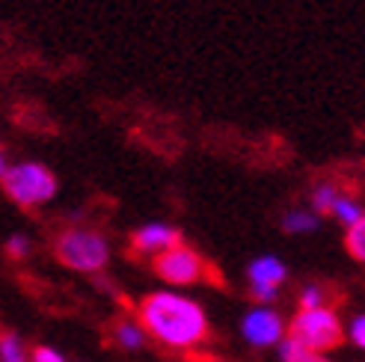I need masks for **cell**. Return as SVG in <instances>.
<instances>
[{"instance_id":"5b68a950","label":"cell","mask_w":365,"mask_h":362,"mask_svg":"<svg viewBox=\"0 0 365 362\" xmlns=\"http://www.w3.org/2000/svg\"><path fill=\"white\" fill-rule=\"evenodd\" d=\"M155 274L170 285H196L211 276V267L193 247L175 244L173 249L155 256Z\"/></svg>"},{"instance_id":"7c38bea8","label":"cell","mask_w":365,"mask_h":362,"mask_svg":"<svg viewBox=\"0 0 365 362\" xmlns=\"http://www.w3.org/2000/svg\"><path fill=\"white\" fill-rule=\"evenodd\" d=\"M282 229L291 234H309L318 229V214L315 211H288L282 217Z\"/></svg>"},{"instance_id":"e0dca14e","label":"cell","mask_w":365,"mask_h":362,"mask_svg":"<svg viewBox=\"0 0 365 362\" xmlns=\"http://www.w3.org/2000/svg\"><path fill=\"white\" fill-rule=\"evenodd\" d=\"M30 238H24V234H12V238L6 241V252H9V259H27L30 256Z\"/></svg>"},{"instance_id":"8992f818","label":"cell","mask_w":365,"mask_h":362,"mask_svg":"<svg viewBox=\"0 0 365 362\" xmlns=\"http://www.w3.org/2000/svg\"><path fill=\"white\" fill-rule=\"evenodd\" d=\"M241 333L252 348H273L285 338V324L270 306H252L241 321Z\"/></svg>"},{"instance_id":"d6986e66","label":"cell","mask_w":365,"mask_h":362,"mask_svg":"<svg viewBox=\"0 0 365 362\" xmlns=\"http://www.w3.org/2000/svg\"><path fill=\"white\" fill-rule=\"evenodd\" d=\"M348 336H351V341H354L356 348H362V351H365V315H356V318L351 321Z\"/></svg>"},{"instance_id":"2e32d148","label":"cell","mask_w":365,"mask_h":362,"mask_svg":"<svg viewBox=\"0 0 365 362\" xmlns=\"http://www.w3.org/2000/svg\"><path fill=\"white\" fill-rule=\"evenodd\" d=\"M321 306H327V294L321 285H306L303 294H300V312L306 309H321Z\"/></svg>"},{"instance_id":"ffe728a7","label":"cell","mask_w":365,"mask_h":362,"mask_svg":"<svg viewBox=\"0 0 365 362\" xmlns=\"http://www.w3.org/2000/svg\"><path fill=\"white\" fill-rule=\"evenodd\" d=\"M12 164H9V157H6V152H4V146H0V178L6 175V170H9Z\"/></svg>"},{"instance_id":"7a4b0ae2","label":"cell","mask_w":365,"mask_h":362,"mask_svg":"<svg viewBox=\"0 0 365 362\" xmlns=\"http://www.w3.org/2000/svg\"><path fill=\"white\" fill-rule=\"evenodd\" d=\"M57 259L71 267L81 270V274H98L104 270V264L110 262V244L101 232L96 229H83V226H68L57 234V244H53Z\"/></svg>"},{"instance_id":"9c48e42d","label":"cell","mask_w":365,"mask_h":362,"mask_svg":"<svg viewBox=\"0 0 365 362\" xmlns=\"http://www.w3.org/2000/svg\"><path fill=\"white\" fill-rule=\"evenodd\" d=\"M113 338H116V345L122 351H140L149 336H145V330L140 327L137 321L122 318V321H116V327H113Z\"/></svg>"},{"instance_id":"30bf717a","label":"cell","mask_w":365,"mask_h":362,"mask_svg":"<svg viewBox=\"0 0 365 362\" xmlns=\"http://www.w3.org/2000/svg\"><path fill=\"white\" fill-rule=\"evenodd\" d=\"M279 359H282V362H330L324 353L309 351L306 345H300V341L291 338V336H285V338L279 341Z\"/></svg>"},{"instance_id":"4fadbf2b","label":"cell","mask_w":365,"mask_h":362,"mask_svg":"<svg viewBox=\"0 0 365 362\" xmlns=\"http://www.w3.org/2000/svg\"><path fill=\"white\" fill-rule=\"evenodd\" d=\"M0 362H30L24 341L15 333H0Z\"/></svg>"},{"instance_id":"5bb4252c","label":"cell","mask_w":365,"mask_h":362,"mask_svg":"<svg viewBox=\"0 0 365 362\" xmlns=\"http://www.w3.org/2000/svg\"><path fill=\"white\" fill-rule=\"evenodd\" d=\"M339 193L341 190L333 185V181H324V185H318L312 190V208H315V214H330V208L339 199Z\"/></svg>"},{"instance_id":"3957f363","label":"cell","mask_w":365,"mask_h":362,"mask_svg":"<svg viewBox=\"0 0 365 362\" xmlns=\"http://www.w3.org/2000/svg\"><path fill=\"white\" fill-rule=\"evenodd\" d=\"M0 181H4L9 199L21 208H39L57 196V178H53V172L42 164H33V160L12 164Z\"/></svg>"},{"instance_id":"ba28073f","label":"cell","mask_w":365,"mask_h":362,"mask_svg":"<svg viewBox=\"0 0 365 362\" xmlns=\"http://www.w3.org/2000/svg\"><path fill=\"white\" fill-rule=\"evenodd\" d=\"M175 244H181V232L175 226L167 223H145L131 234V249L137 256H160V252L173 249Z\"/></svg>"},{"instance_id":"277c9868","label":"cell","mask_w":365,"mask_h":362,"mask_svg":"<svg viewBox=\"0 0 365 362\" xmlns=\"http://www.w3.org/2000/svg\"><path fill=\"white\" fill-rule=\"evenodd\" d=\"M288 336L297 338L300 345H306L309 351L327 353V351H333V348L341 345L344 327H341V318L336 315V309L321 306V309L297 312L294 321H291V327H288Z\"/></svg>"},{"instance_id":"ac0fdd59","label":"cell","mask_w":365,"mask_h":362,"mask_svg":"<svg viewBox=\"0 0 365 362\" xmlns=\"http://www.w3.org/2000/svg\"><path fill=\"white\" fill-rule=\"evenodd\" d=\"M30 362H68L57 348H48V345H39L30 351Z\"/></svg>"},{"instance_id":"6da1fadb","label":"cell","mask_w":365,"mask_h":362,"mask_svg":"<svg viewBox=\"0 0 365 362\" xmlns=\"http://www.w3.org/2000/svg\"><path fill=\"white\" fill-rule=\"evenodd\" d=\"M145 336L170 351H193L208 338V315L196 300L178 291H152L137 303Z\"/></svg>"},{"instance_id":"9a60e30c","label":"cell","mask_w":365,"mask_h":362,"mask_svg":"<svg viewBox=\"0 0 365 362\" xmlns=\"http://www.w3.org/2000/svg\"><path fill=\"white\" fill-rule=\"evenodd\" d=\"M344 247H348V252L356 259V262H365V217L359 223L348 226V234H344Z\"/></svg>"},{"instance_id":"52a82bcc","label":"cell","mask_w":365,"mask_h":362,"mask_svg":"<svg viewBox=\"0 0 365 362\" xmlns=\"http://www.w3.org/2000/svg\"><path fill=\"white\" fill-rule=\"evenodd\" d=\"M247 276H250V285H252V297L259 300V306H270L273 300H277L279 285L285 282L288 270H285L282 259H277V256H259L250 264Z\"/></svg>"},{"instance_id":"8fae6325","label":"cell","mask_w":365,"mask_h":362,"mask_svg":"<svg viewBox=\"0 0 365 362\" xmlns=\"http://www.w3.org/2000/svg\"><path fill=\"white\" fill-rule=\"evenodd\" d=\"M330 214L336 217L339 223H344V226H354V223H359L362 217H365V211H362V205L356 202L354 196H348V193H339V199L333 202V208H330Z\"/></svg>"}]
</instances>
